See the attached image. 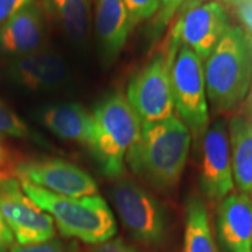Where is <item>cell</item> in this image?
<instances>
[{"label": "cell", "mask_w": 252, "mask_h": 252, "mask_svg": "<svg viewBox=\"0 0 252 252\" xmlns=\"http://www.w3.org/2000/svg\"><path fill=\"white\" fill-rule=\"evenodd\" d=\"M4 158H5V152H4V147L2 145L0 144V166H1L2 161H4Z\"/></svg>", "instance_id": "29"}, {"label": "cell", "mask_w": 252, "mask_h": 252, "mask_svg": "<svg viewBox=\"0 0 252 252\" xmlns=\"http://www.w3.org/2000/svg\"><path fill=\"white\" fill-rule=\"evenodd\" d=\"M216 231L225 252H252V197L230 193L217 208Z\"/></svg>", "instance_id": "13"}, {"label": "cell", "mask_w": 252, "mask_h": 252, "mask_svg": "<svg viewBox=\"0 0 252 252\" xmlns=\"http://www.w3.org/2000/svg\"><path fill=\"white\" fill-rule=\"evenodd\" d=\"M37 0H0V28L21 11L36 4Z\"/></svg>", "instance_id": "22"}, {"label": "cell", "mask_w": 252, "mask_h": 252, "mask_svg": "<svg viewBox=\"0 0 252 252\" xmlns=\"http://www.w3.org/2000/svg\"><path fill=\"white\" fill-rule=\"evenodd\" d=\"M190 141V132L178 116L144 123L140 137L126 156V162L152 187L169 190L180 181Z\"/></svg>", "instance_id": "1"}, {"label": "cell", "mask_w": 252, "mask_h": 252, "mask_svg": "<svg viewBox=\"0 0 252 252\" xmlns=\"http://www.w3.org/2000/svg\"><path fill=\"white\" fill-rule=\"evenodd\" d=\"M89 252H137V250L126 244L121 238H111L103 243L94 244Z\"/></svg>", "instance_id": "25"}, {"label": "cell", "mask_w": 252, "mask_h": 252, "mask_svg": "<svg viewBox=\"0 0 252 252\" xmlns=\"http://www.w3.org/2000/svg\"><path fill=\"white\" fill-rule=\"evenodd\" d=\"M46 21L41 7L34 4L14 15L0 28V58L18 59L42 50Z\"/></svg>", "instance_id": "14"}, {"label": "cell", "mask_w": 252, "mask_h": 252, "mask_svg": "<svg viewBox=\"0 0 252 252\" xmlns=\"http://www.w3.org/2000/svg\"><path fill=\"white\" fill-rule=\"evenodd\" d=\"M0 215L19 244L41 243L54 238L53 217L37 207L12 176H0Z\"/></svg>", "instance_id": "8"}, {"label": "cell", "mask_w": 252, "mask_h": 252, "mask_svg": "<svg viewBox=\"0 0 252 252\" xmlns=\"http://www.w3.org/2000/svg\"><path fill=\"white\" fill-rule=\"evenodd\" d=\"M110 196L132 237L147 247L163 243L168 220L165 208L153 195L135 182L122 179L113 186Z\"/></svg>", "instance_id": "6"}, {"label": "cell", "mask_w": 252, "mask_h": 252, "mask_svg": "<svg viewBox=\"0 0 252 252\" xmlns=\"http://www.w3.org/2000/svg\"><path fill=\"white\" fill-rule=\"evenodd\" d=\"M89 147L100 172L111 179L124 173L126 156L140 137L141 123L124 94L113 93L94 106Z\"/></svg>", "instance_id": "4"}, {"label": "cell", "mask_w": 252, "mask_h": 252, "mask_svg": "<svg viewBox=\"0 0 252 252\" xmlns=\"http://www.w3.org/2000/svg\"><path fill=\"white\" fill-rule=\"evenodd\" d=\"M0 133L18 139L41 141L40 135L0 99Z\"/></svg>", "instance_id": "20"}, {"label": "cell", "mask_w": 252, "mask_h": 252, "mask_svg": "<svg viewBox=\"0 0 252 252\" xmlns=\"http://www.w3.org/2000/svg\"><path fill=\"white\" fill-rule=\"evenodd\" d=\"M35 119L62 139L89 146L94 128L93 115L80 104H48L36 110Z\"/></svg>", "instance_id": "15"}, {"label": "cell", "mask_w": 252, "mask_h": 252, "mask_svg": "<svg viewBox=\"0 0 252 252\" xmlns=\"http://www.w3.org/2000/svg\"><path fill=\"white\" fill-rule=\"evenodd\" d=\"M171 78L178 117L187 126L191 137L200 139L209 127V109L203 63L182 45L171 65Z\"/></svg>", "instance_id": "5"}, {"label": "cell", "mask_w": 252, "mask_h": 252, "mask_svg": "<svg viewBox=\"0 0 252 252\" xmlns=\"http://www.w3.org/2000/svg\"><path fill=\"white\" fill-rule=\"evenodd\" d=\"M184 252H220L214 239L203 201L193 197L186 207Z\"/></svg>", "instance_id": "18"}, {"label": "cell", "mask_w": 252, "mask_h": 252, "mask_svg": "<svg viewBox=\"0 0 252 252\" xmlns=\"http://www.w3.org/2000/svg\"><path fill=\"white\" fill-rule=\"evenodd\" d=\"M247 113L252 116V81H251V87L249 90L248 97H247Z\"/></svg>", "instance_id": "28"}, {"label": "cell", "mask_w": 252, "mask_h": 252, "mask_svg": "<svg viewBox=\"0 0 252 252\" xmlns=\"http://www.w3.org/2000/svg\"><path fill=\"white\" fill-rule=\"evenodd\" d=\"M134 25L153 17L160 9V0H123Z\"/></svg>", "instance_id": "21"}, {"label": "cell", "mask_w": 252, "mask_h": 252, "mask_svg": "<svg viewBox=\"0 0 252 252\" xmlns=\"http://www.w3.org/2000/svg\"><path fill=\"white\" fill-rule=\"evenodd\" d=\"M20 184L27 196L53 217L65 237L94 245L109 241L117 232L111 209L98 194L84 197L62 196L30 182Z\"/></svg>", "instance_id": "3"}, {"label": "cell", "mask_w": 252, "mask_h": 252, "mask_svg": "<svg viewBox=\"0 0 252 252\" xmlns=\"http://www.w3.org/2000/svg\"><path fill=\"white\" fill-rule=\"evenodd\" d=\"M207 97L217 112L232 110L247 99L252 81V36L231 26L204 64Z\"/></svg>", "instance_id": "2"}, {"label": "cell", "mask_w": 252, "mask_h": 252, "mask_svg": "<svg viewBox=\"0 0 252 252\" xmlns=\"http://www.w3.org/2000/svg\"><path fill=\"white\" fill-rule=\"evenodd\" d=\"M186 0H160V12L159 18L157 20V30L162 28L171 20L178 8L185 4Z\"/></svg>", "instance_id": "24"}, {"label": "cell", "mask_w": 252, "mask_h": 252, "mask_svg": "<svg viewBox=\"0 0 252 252\" xmlns=\"http://www.w3.org/2000/svg\"><path fill=\"white\" fill-rule=\"evenodd\" d=\"M46 2L72 41L80 42L86 39L89 30V0H46Z\"/></svg>", "instance_id": "19"}, {"label": "cell", "mask_w": 252, "mask_h": 252, "mask_svg": "<svg viewBox=\"0 0 252 252\" xmlns=\"http://www.w3.org/2000/svg\"><path fill=\"white\" fill-rule=\"evenodd\" d=\"M15 174L21 181L30 182L62 196L84 197L98 194L96 181L87 172L61 159L20 162L15 168Z\"/></svg>", "instance_id": "10"}, {"label": "cell", "mask_w": 252, "mask_h": 252, "mask_svg": "<svg viewBox=\"0 0 252 252\" xmlns=\"http://www.w3.org/2000/svg\"><path fill=\"white\" fill-rule=\"evenodd\" d=\"M9 252H69L67 247L59 239H50V241L41 242L33 244H14Z\"/></svg>", "instance_id": "23"}, {"label": "cell", "mask_w": 252, "mask_h": 252, "mask_svg": "<svg viewBox=\"0 0 252 252\" xmlns=\"http://www.w3.org/2000/svg\"><path fill=\"white\" fill-rule=\"evenodd\" d=\"M235 185L241 193L252 195V116H236L229 124Z\"/></svg>", "instance_id": "17"}, {"label": "cell", "mask_w": 252, "mask_h": 252, "mask_svg": "<svg viewBox=\"0 0 252 252\" xmlns=\"http://www.w3.org/2000/svg\"><path fill=\"white\" fill-rule=\"evenodd\" d=\"M235 5L238 18L244 25V30L252 36V0H239Z\"/></svg>", "instance_id": "26"}, {"label": "cell", "mask_w": 252, "mask_h": 252, "mask_svg": "<svg viewBox=\"0 0 252 252\" xmlns=\"http://www.w3.org/2000/svg\"><path fill=\"white\" fill-rule=\"evenodd\" d=\"M135 26L123 0H97L94 27L103 54L116 58Z\"/></svg>", "instance_id": "16"}, {"label": "cell", "mask_w": 252, "mask_h": 252, "mask_svg": "<svg viewBox=\"0 0 252 252\" xmlns=\"http://www.w3.org/2000/svg\"><path fill=\"white\" fill-rule=\"evenodd\" d=\"M5 74L12 83L34 93L60 89L69 80L64 61L58 54L46 50L9 60Z\"/></svg>", "instance_id": "12"}, {"label": "cell", "mask_w": 252, "mask_h": 252, "mask_svg": "<svg viewBox=\"0 0 252 252\" xmlns=\"http://www.w3.org/2000/svg\"><path fill=\"white\" fill-rule=\"evenodd\" d=\"M230 27V18L224 7L219 1L209 0L188 5L173 28V33L182 45L188 46L206 61Z\"/></svg>", "instance_id": "9"}, {"label": "cell", "mask_w": 252, "mask_h": 252, "mask_svg": "<svg viewBox=\"0 0 252 252\" xmlns=\"http://www.w3.org/2000/svg\"><path fill=\"white\" fill-rule=\"evenodd\" d=\"M14 236L7 223L0 215V252H9L14 247Z\"/></svg>", "instance_id": "27"}, {"label": "cell", "mask_w": 252, "mask_h": 252, "mask_svg": "<svg viewBox=\"0 0 252 252\" xmlns=\"http://www.w3.org/2000/svg\"><path fill=\"white\" fill-rule=\"evenodd\" d=\"M226 1L231 2V4H236V2H238L239 0H226ZM196 2H200V0H190V1L188 2V5H190V4H196Z\"/></svg>", "instance_id": "30"}, {"label": "cell", "mask_w": 252, "mask_h": 252, "mask_svg": "<svg viewBox=\"0 0 252 252\" xmlns=\"http://www.w3.org/2000/svg\"><path fill=\"white\" fill-rule=\"evenodd\" d=\"M200 185L210 201H222L235 187L229 131L223 121L209 125L202 137Z\"/></svg>", "instance_id": "11"}, {"label": "cell", "mask_w": 252, "mask_h": 252, "mask_svg": "<svg viewBox=\"0 0 252 252\" xmlns=\"http://www.w3.org/2000/svg\"><path fill=\"white\" fill-rule=\"evenodd\" d=\"M176 53L169 50L167 59L157 55L131 78L126 98L141 123H156L174 116L171 65Z\"/></svg>", "instance_id": "7"}]
</instances>
